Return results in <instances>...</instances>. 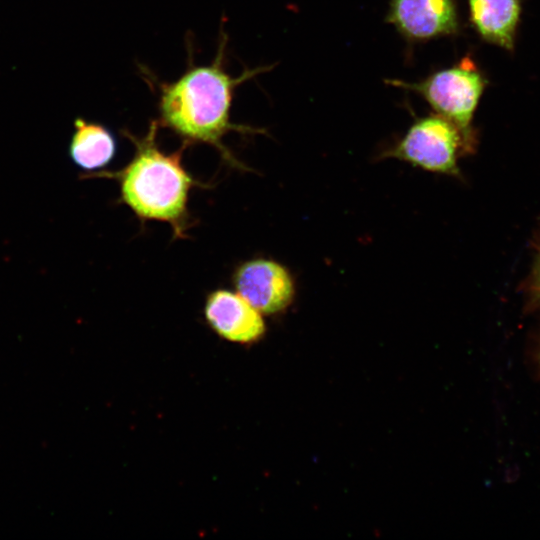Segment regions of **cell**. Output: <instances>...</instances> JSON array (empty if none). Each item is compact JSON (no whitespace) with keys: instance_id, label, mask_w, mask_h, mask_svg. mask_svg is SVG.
<instances>
[{"instance_id":"obj_3","label":"cell","mask_w":540,"mask_h":540,"mask_svg":"<svg viewBox=\"0 0 540 540\" xmlns=\"http://www.w3.org/2000/svg\"><path fill=\"white\" fill-rule=\"evenodd\" d=\"M385 82L420 95L437 114L454 123L474 148L471 124L487 81L471 58L465 57L421 81L386 79Z\"/></svg>"},{"instance_id":"obj_4","label":"cell","mask_w":540,"mask_h":540,"mask_svg":"<svg viewBox=\"0 0 540 540\" xmlns=\"http://www.w3.org/2000/svg\"><path fill=\"white\" fill-rule=\"evenodd\" d=\"M472 149L461 130L436 113L418 118L380 157L398 159L429 172L458 177V158Z\"/></svg>"},{"instance_id":"obj_8","label":"cell","mask_w":540,"mask_h":540,"mask_svg":"<svg viewBox=\"0 0 540 540\" xmlns=\"http://www.w3.org/2000/svg\"><path fill=\"white\" fill-rule=\"evenodd\" d=\"M469 19L486 42L511 51L521 15L520 0H468Z\"/></svg>"},{"instance_id":"obj_11","label":"cell","mask_w":540,"mask_h":540,"mask_svg":"<svg viewBox=\"0 0 540 540\" xmlns=\"http://www.w3.org/2000/svg\"><path fill=\"white\" fill-rule=\"evenodd\" d=\"M538 363H539V367H540V348H539V352H538Z\"/></svg>"},{"instance_id":"obj_1","label":"cell","mask_w":540,"mask_h":540,"mask_svg":"<svg viewBox=\"0 0 540 540\" xmlns=\"http://www.w3.org/2000/svg\"><path fill=\"white\" fill-rule=\"evenodd\" d=\"M227 35H220L217 53L209 65L196 66L189 61L186 71L175 81H156L158 87L159 126L168 128L183 141L205 143L216 148L233 167L245 168L223 143L230 131L259 133L247 125L231 121L235 89L270 67L247 68L237 77L225 68Z\"/></svg>"},{"instance_id":"obj_2","label":"cell","mask_w":540,"mask_h":540,"mask_svg":"<svg viewBox=\"0 0 540 540\" xmlns=\"http://www.w3.org/2000/svg\"><path fill=\"white\" fill-rule=\"evenodd\" d=\"M158 127V121L152 120L142 137L124 131L134 146L130 161L119 170H101L83 177L116 180L120 202L141 221L168 223L174 238H184L192 225L188 211L189 194L194 186L201 183L182 164L183 152L190 144L183 141L178 150L164 152L157 143Z\"/></svg>"},{"instance_id":"obj_6","label":"cell","mask_w":540,"mask_h":540,"mask_svg":"<svg viewBox=\"0 0 540 540\" xmlns=\"http://www.w3.org/2000/svg\"><path fill=\"white\" fill-rule=\"evenodd\" d=\"M386 21L409 43L451 36L459 31L455 0H390Z\"/></svg>"},{"instance_id":"obj_5","label":"cell","mask_w":540,"mask_h":540,"mask_svg":"<svg viewBox=\"0 0 540 540\" xmlns=\"http://www.w3.org/2000/svg\"><path fill=\"white\" fill-rule=\"evenodd\" d=\"M232 283L238 294L266 315L282 312L295 296L290 271L272 259L254 258L240 263L233 272Z\"/></svg>"},{"instance_id":"obj_10","label":"cell","mask_w":540,"mask_h":540,"mask_svg":"<svg viewBox=\"0 0 540 540\" xmlns=\"http://www.w3.org/2000/svg\"><path fill=\"white\" fill-rule=\"evenodd\" d=\"M528 294L534 303H540V250L528 281Z\"/></svg>"},{"instance_id":"obj_9","label":"cell","mask_w":540,"mask_h":540,"mask_svg":"<svg viewBox=\"0 0 540 540\" xmlns=\"http://www.w3.org/2000/svg\"><path fill=\"white\" fill-rule=\"evenodd\" d=\"M117 139L104 124L77 117L68 145L71 162L84 172H97L114 159Z\"/></svg>"},{"instance_id":"obj_7","label":"cell","mask_w":540,"mask_h":540,"mask_svg":"<svg viewBox=\"0 0 540 540\" xmlns=\"http://www.w3.org/2000/svg\"><path fill=\"white\" fill-rule=\"evenodd\" d=\"M204 316L220 337L231 342H256L266 331L262 313L236 291L228 289H216L207 295Z\"/></svg>"}]
</instances>
